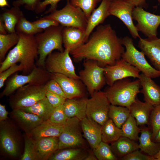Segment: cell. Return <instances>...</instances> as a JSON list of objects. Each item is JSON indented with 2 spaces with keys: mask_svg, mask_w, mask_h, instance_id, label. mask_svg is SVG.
Instances as JSON below:
<instances>
[{
  "mask_svg": "<svg viewBox=\"0 0 160 160\" xmlns=\"http://www.w3.org/2000/svg\"><path fill=\"white\" fill-rule=\"evenodd\" d=\"M122 160H155L153 156L145 154L137 150L120 159Z\"/></svg>",
  "mask_w": 160,
  "mask_h": 160,
  "instance_id": "cell-47",
  "label": "cell"
},
{
  "mask_svg": "<svg viewBox=\"0 0 160 160\" xmlns=\"http://www.w3.org/2000/svg\"><path fill=\"white\" fill-rule=\"evenodd\" d=\"M132 16L137 23L135 25L140 31L148 38L157 37V29L160 25V15L148 12L140 7L133 9Z\"/></svg>",
  "mask_w": 160,
  "mask_h": 160,
  "instance_id": "cell-14",
  "label": "cell"
},
{
  "mask_svg": "<svg viewBox=\"0 0 160 160\" xmlns=\"http://www.w3.org/2000/svg\"><path fill=\"white\" fill-rule=\"evenodd\" d=\"M54 108L46 97L31 106L20 109L35 114L45 121L49 119Z\"/></svg>",
  "mask_w": 160,
  "mask_h": 160,
  "instance_id": "cell-31",
  "label": "cell"
},
{
  "mask_svg": "<svg viewBox=\"0 0 160 160\" xmlns=\"http://www.w3.org/2000/svg\"><path fill=\"white\" fill-rule=\"evenodd\" d=\"M24 151L20 158V160H35L34 142L30 136L24 133Z\"/></svg>",
  "mask_w": 160,
  "mask_h": 160,
  "instance_id": "cell-40",
  "label": "cell"
},
{
  "mask_svg": "<svg viewBox=\"0 0 160 160\" xmlns=\"http://www.w3.org/2000/svg\"><path fill=\"white\" fill-rule=\"evenodd\" d=\"M50 77L59 84L66 99L82 98L84 96V84L80 79L56 73H51Z\"/></svg>",
  "mask_w": 160,
  "mask_h": 160,
  "instance_id": "cell-17",
  "label": "cell"
},
{
  "mask_svg": "<svg viewBox=\"0 0 160 160\" xmlns=\"http://www.w3.org/2000/svg\"><path fill=\"white\" fill-rule=\"evenodd\" d=\"M83 148H68L58 150L49 159V160H83L87 155Z\"/></svg>",
  "mask_w": 160,
  "mask_h": 160,
  "instance_id": "cell-32",
  "label": "cell"
},
{
  "mask_svg": "<svg viewBox=\"0 0 160 160\" xmlns=\"http://www.w3.org/2000/svg\"><path fill=\"white\" fill-rule=\"evenodd\" d=\"M32 23L37 28L44 30L51 26L60 25L58 22L54 20L43 17L34 21Z\"/></svg>",
  "mask_w": 160,
  "mask_h": 160,
  "instance_id": "cell-49",
  "label": "cell"
},
{
  "mask_svg": "<svg viewBox=\"0 0 160 160\" xmlns=\"http://www.w3.org/2000/svg\"><path fill=\"white\" fill-rule=\"evenodd\" d=\"M34 142L35 160H47L59 150L58 137H49Z\"/></svg>",
  "mask_w": 160,
  "mask_h": 160,
  "instance_id": "cell-21",
  "label": "cell"
},
{
  "mask_svg": "<svg viewBox=\"0 0 160 160\" xmlns=\"http://www.w3.org/2000/svg\"><path fill=\"white\" fill-rule=\"evenodd\" d=\"M135 7H144L146 4V0H124Z\"/></svg>",
  "mask_w": 160,
  "mask_h": 160,
  "instance_id": "cell-51",
  "label": "cell"
},
{
  "mask_svg": "<svg viewBox=\"0 0 160 160\" xmlns=\"http://www.w3.org/2000/svg\"><path fill=\"white\" fill-rule=\"evenodd\" d=\"M154 106L139 100L136 97L135 101L131 105L130 114L135 119L138 126L149 124L150 116Z\"/></svg>",
  "mask_w": 160,
  "mask_h": 160,
  "instance_id": "cell-26",
  "label": "cell"
},
{
  "mask_svg": "<svg viewBox=\"0 0 160 160\" xmlns=\"http://www.w3.org/2000/svg\"><path fill=\"white\" fill-rule=\"evenodd\" d=\"M84 137L93 150L102 141L101 126L86 117L81 121Z\"/></svg>",
  "mask_w": 160,
  "mask_h": 160,
  "instance_id": "cell-23",
  "label": "cell"
},
{
  "mask_svg": "<svg viewBox=\"0 0 160 160\" xmlns=\"http://www.w3.org/2000/svg\"><path fill=\"white\" fill-rule=\"evenodd\" d=\"M63 126L53 123L48 119L44 121L28 135L34 141L49 137H58L62 131Z\"/></svg>",
  "mask_w": 160,
  "mask_h": 160,
  "instance_id": "cell-25",
  "label": "cell"
},
{
  "mask_svg": "<svg viewBox=\"0 0 160 160\" xmlns=\"http://www.w3.org/2000/svg\"><path fill=\"white\" fill-rule=\"evenodd\" d=\"M68 119L65 113L63 104L54 108L49 119L53 123L63 126Z\"/></svg>",
  "mask_w": 160,
  "mask_h": 160,
  "instance_id": "cell-42",
  "label": "cell"
},
{
  "mask_svg": "<svg viewBox=\"0 0 160 160\" xmlns=\"http://www.w3.org/2000/svg\"><path fill=\"white\" fill-rule=\"evenodd\" d=\"M9 114L17 126L27 135L44 121L37 116L20 109H12Z\"/></svg>",
  "mask_w": 160,
  "mask_h": 160,
  "instance_id": "cell-18",
  "label": "cell"
},
{
  "mask_svg": "<svg viewBox=\"0 0 160 160\" xmlns=\"http://www.w3.org/2000/svg\"><path fill=\"white\" fill-rule=\"evenodd\" d=\"M70 51L52 52L47 57L44 68L50 73L62 74L75 79H80L70 56Z\"/></svg>",
  "mask_w": 160,
  "mask_h": 160,
  "instance_id": "cell-11",
  "label": "cell"
},
{
  "mask_svg": "<svg viewBox=\"0 0 160 160\" xmlns=\"http://www.w3.org/2000/svg\"><path fill=\"white\" fill-rule=\"evenodd\" d=\"M111 105L104 92H96L87 99L86 117L102 126L109 119L108 113Z\"/></svg>",
  "mask_w": 160,
  "mask_h": 160,
  "instance_id": "cell-13",
  "label": "cell"
},
{
  "mask_svg": "<svg viewBox=\"0 0 160 160\" xmlns=\"http://www.w3.org/2000/svg\"><path fill=\"white\" fill-rule=\"evenodd\" d=\"M124 51L121 39L111 25L107 24L98 26L87 41L70 54L76 60L96 61L104 67L114 64Z\"/></svg>",
  "mask_w": 160,
  "mask_h": 160,
  "instance_id": "cell-1",
  "label": "cell"
},
{
  "mask_svg": "<svg viewBox=\"0 0 160 160\" xmlns=\"http://www.w3.org/2000/svg\"><path fill=\"white\" fill-rule=\"evenodd\" d=\"M19 39V36L16 32L6 34H0V63L5 59L8 51L17 44Z\"/></svg>",
  "mask_w": 160,
  "mask_h": 160,
  "instance_id": "cell-35",
  "label": "cell"
},
{
  "mask_svg": "<svg viewBox=\"0 0 160 160\" xmlns=\"http://www.w3.org/2000/svg\"><path fill=\"white\" fill-rule=\"evenodd\" d=\"M85 29L73 27H64L63 30V43L65 49L70 52L86 42Z\"/></svg>",
  "mask_w": 160,
  "mask_h": 160,
  "instance_id": "cell-22",
  "label": "cell"
},
{
  "mask_svg": "<svg viewBox=\"0 0 160 160\" xmlns=\"http://www.w3.org/2000/svg\"><path fill=\"white\" fill-rule=\"evenodd\" d=\"M76 98L66 99L63 104L64 110L68 118L76 117L81 121L86 117L87 99Z\"/></svg>",
  "mask_w": 160,
  "mask_h": 160,
  "instance_id": "cell-27",
  "label": "cell"
},
{
  "mask_svg": "<svg viewBox=\"0 0 160 160\" xmlns=\"http://www.w3.org/2000/svg\"><path fill=\"white\" fill-rule=\"evenodd\" d=\"M145 102L155 106L160 104V87L151 77L142 73L138 79Z\"/></svg>",
  "mask_w": 160,
  "mask_h": 160,
  "instance_id": "cell-20",
  "label": "cell"
},
{
  "mask_svg": "<svg viewBox=\"0 0 160 160\" xmlns=\"http://www.w3.org/2000/svg\"><path fill=\"white\" fill-rule=\"evenodd\" d=\"M61 0H44L41 1L38 5L35 12L36 13H40L44 12L48 5H50L49 9L46 11L45 14L51 13L56 10L58 2Z\"/></svg>",
  "mask_w": 160,
  "mask_h": 160,
  "instance_id": "cell-44",
  "label": "cell"
},
{
  "mask_svg": "<svg viewBox=\"0 0 160 160\" xmlns=\"http://www.w3.org/2000/svg\"><path fill=\"white\" fill-rule=\"evenodd\" d=\"M84 60V68L80 71L79 76L91 97L106 84L104 67L100 66L96 61Z\"/></svg>",
  "mask_w": 160,
  "mask_h": 160,
  "instance_id": "cell-10",
  "label": "cell"
},
{
  "mask_svg": "<svg viewBox=\"0 0 160 160\" xmlns=\"http://www.w3.org/2000/svg\"><path fill=\"white\" fill-rule=\"evenodd\" d=\"M51 73L44 68L36 66L27 75L16 73L8 78L0 98L11 95L18 89L28 84H45L51 79Z\"/></svg>",
  "mask_w": 160,
  "mask_h": 160,
  "instance_id": "cell-5",
  "label": "cell"
},
{
  "mask_svg": "<svg viewBox=\"0 0 160 160\" xmlns=\"http://www.w3.org/2000/svg\"><path fill=\"white\" fill-rule=\"evenodd\" d=\"M153 141L160 144V128L156 135L153 140Z\"/></svg>",
  "mask_w": 160,
  "mask_h": 160,
  "instance_id": "cell-55",
  "label": "cell"
},
{
  "mask_svg": "<svg viewBox=\"0 0 160 160\" xmlns=\"http://www.w3.org/2000/svg\"><path fill=\"white\" fill-rule=\"evenodd\" d=\"M15 29L17 32L30 35H35L44 30L36 27L32 22L27 20L24 17L17 24Z\"/></svg>",
  "mask_w": 160,
  "mask_h": 160,
  "instance_id": "cell-38",
  "label": "cell"
},
{
  "mask_svg": "<svg viewBox=\"0 0 160 160\" xmlns=\"http://www.w3.org/2000/svg\"><path fill=\"white\" fill-rule=\"evenodd\" d=\"M7 32L4 22L0 18V34H6Z\"/></svg>",
  "mask_w": 160,
  "mask_h": 160,
  "instance_id": "cell-52",
  "label": "cell"
},
{
  "mask_svg": "<svg viewBox=\"0 0 160 160\" xmlns=\"http://www.w3.org/2000/svg\"><path fill=\"white\" fill-rule=\"evenodd\" d=\"M110 146L113 153L118 159L139 149V144L135 141L123 136L111 143Z\"/></svg>",
  "mask_w": 160,
  "mask_h": 160,
  "instance_id": "cell-29",
  "label": "cell"
},
{
  "mask_svg": "<svg viewBox=\"0 0 160 160\" xmlns=\"http://www.w3.org/2000/svg\"><path fill=\"white\" fill-rule=\"evenodd\" d=\"M106 84L108 86L113 84L117 81L132 77L139 79L140 71L121 58L113 65L104 67Z\"/></svg>",
  "mask_w": 160,
  "mask_h": 160,
  "instance_id": "cell-15",
  "label": "cell"
},
{
  "mask_svg": "<svg viewBox=\"0 0 160 160\" xmlns=\"http://www.w3.org/2000/svg\"><path fill=\"white\" fill-rule=\"evenodd\" d=\"M44 18L54 20L63 27H73L86 29L88 19L82 10L72 5L70 0H67L65 6L46 15Z\"/></svg>",
  "mask_w": 160,
  "mask_h": 160,
  "instance_id": "cell-9",
  "label": "cell"
},
{
  "mask_svg": "<svg viewBox=\"0 0 160 160\" xmlns=\"http://www.w3.org/2000/svg\"><path fill=\"white\" fill-rule=\"evenodd\" d=\"M134 7L124 0H115L110 1L109 12L110 15L116 17L123 22L133 38H139L141 37L133 20Z\"/></svg>",
  "mask_w": 160,
  "mask_h": 160,
  "instance_id": "cell-16",
  "label": "cell"
},
{
  "mask_svg": "<svg viewBox=\"0 0 160 160\" xmlns=\"http://www.w3.org/2000/svg\"><path fill=\"white\" fill-rule=\"evenodd\" d=\"M23 69V67L21 65L15 63L0 73V88L3 87L6 81L9 76L17 71H22Z\"/></svg>",
  "mask_w": 160,
  "mask_h": 160,
  "instance_id": "cell-43",
  "label": "cell"
},
{
  "mask_svg": "<svg viewBox=\"0 0 160 160\" xmlns=\"http://www.w3.org/2000/svg\"><path fill=\"white\" fill-rule=\"evenodd\" d=\"M70 2L72 5L81 9L88 20L98 3L97 0H70Z\"/></svg>",
  "mask_w": 160,
  "mask_h": 160,
  "instance_id": "cell-39",
  "label": "cell"
},
{
  "mask_svg": "<svg viewBox=\"0 0 160 160\" xmlns=\"http://www.w3.org/2000/svg\"><path fill=\"white\" fill-rule=\"evenodd\" d=\"M93 151L97 160H117L118 159L113 153L108 143L102 141Z\"/></svg>",
  "mask_w": 160,
  "mask_h": 160,
  "instance_id": "cell-37",
  "label": "cell"
},
{
  "mask_svg": "<svg viewBox=\"0 0 160 160\" xmlns=\"http://www.w3.org/2000/svg\"><path fill=\"white\" fill-rule=\"evenodd\" d=\"M9 113L6 110L5 106L0 104V121L6 120L8 117Z\"/></svg>",
  "mask_w": 160,
  "mask_h": 160,
  "instance_id": "cell-50",
  "label": "cell"
},
{
  "mask_svg": "<svg viewBox=\"0 0 160 160\" xmlns=\"http://www.w3.org/2000/svg\"><path fill=\"white\" fill-rule=\"evenodd\" d=\"M159 3L160 4V0H157Z\"/></svg>",
  "mask_w": 160,
  "mask_h": 160,
  "instance_id": "cell-58",
  "label": "cell"
},
{
  "mask_svg": "<svg viewBox=\"0 0 160 160\" xmlns=\"http://www.w3.org/2000/svg\"><path fill=\"white\" fill-rule=\"evenodd\" d=\"M153 157L155 160H160V149L157 153L153 156Z\"/></svg>",
  "mask_w": 160,
  "mask_h": 160,
  "instance_id": "cell-56",
  "label": "cell"
},
{
  "mask_svg": "<svg viewBox=\"0 0 160 160\" xmlns=\"http://www.w3.org/2000/svg\"><path fill=\"white\" fill-rule=\"evenodd\" d=\"M16 124L8 119L0 121V146L5 155L16 158L20 154L21 138Z\"/></svg>",
  "mask_w": 160,
  "mask_h": 160,
  "instance_id": "cell-6",
  "label": "cell"
},
{
  "mask_svg": "<svg viewBox=\"0 0 160 160\" xmlns=\"http://www.w3.org/2000/svg\"><path fill=\"white\" fill-rule=\"evenodd\" d=\"M101 136L102 141L111 143L122 136L121 129L109 119L101 126Z\"/></svg>",
  "mask_w": 160,
  "mask_h": 160,
  "instance_id": "cell-33",
  "label": "cell"
},
{
  "mask_svg": "<svg viewBox=\"0 0 160 160\" xmlns=\"http://www.w3.org/2000/svg\"><path fill=\"white\" fill-rule=\"evenodd\" d=\"M7 6L10 7V5L8 3L7 0H0V7H2Z\"/></svg>",
  "mask_w": 160,
  "mask_h": 160,
  "instance_id": "cell-54",
  "label": "cell"
},
{
  "mask_svg": "<svg viewBox=\"0 0 160 160\" xmlns=\"http://www.w3.org/2000/svg\"><path fill=\"white\" fill-rule=\"evenodd\" d=\"M121 39L126 49L122 55V58L148 77L155 78L160 76V71L148 62L143 52L136 48L131 38L125 36Z\"/></svg>",
  "mask_w": 160,
  "mask_h": 160,
  "instance_id": "cell-8",
  "label": "cell"
},
{
  "mask_svg": "<svg viewBox=\"0 0 160 160\" xmlns=\"http://www.w3.org/2000/svg\"><path fill=\"white\" fill-rule=\"evenodd\" d=\"M97 160V158L94 154V155L90 154L87 155L84 159V160Z\"/></svg>",
  "mask_w": 160,
  "mask_h": 160,
  "instance_id": "cell-53",
  "label": "cell"
},
{
  "mask_svg": "<svg viewBox=\"0 0 160 160\" xmlns=\"http://www.w3.org/2000/svg\"><path fill=\"white\" fill-rule=\"evenodd\" d=\"M110 1L109 0H102L99 7L95 9L91 13L88 20L85 30L87 41L93 29L97 26L103 23L105 19L110 15L109 12Z\"/></svg>",
  "mask_w": 160,
  "mask_h": 160,
  "instance_id": "cell-24",
  "label": "cell"
},
{
  "mask_svg": "<svg viewBox=\"0 0 160 160\" xmlns=\"http://www.w3.org/2000/svg\"><path fill=\"white\" fill-rule=\"evenodd\" d=\"M81 121L76 117L68 118L58 137L59 150L68 148H84Z\"/></svg>",
  "mask_w": 160,
  "mask_h": 160,
  "instance_id": "cell-12",
  "label": "cell"
},
{
  "mask_svg": "<svg viewBox=\"0 0 160 160\" xmlns=\"http://www.w3.org/2000/svg\"><path fill=\"white\" fill-rule=\"evenodd\" d=\"M149 123L153 141L160 128V104L154 106L151 114Z\"/></svg>",
  "mask_w": 160,
  "mask_h": 160,
  "instance_id": "cell-41",
  "label": "cell"
},
{
  "mask_svg": "<svg viewBox=\"0 0 160 160\" xmlns=\"http://www.w3.org/2000/svg\"><path fill=\"white\" fill-rule=\"evenodd\" d=\"M46 96L54 108L63 105L66 99V97L62 96L47 90Z\"/></svg>",
  "mask_w": 160,
  "mask_h": 160,
  "instance_id": "cell-45",
  "label": "cell"
},
{
  "mask_svg": "<svg viewBox=\"0 0 160 160\" xmlns=\"http://www.w3.org/2000/svg\"><path fill=\"white\" fill-rule=\"evenodd\" d=\"M141 87L139 79L132 81L127 78L116 81L108 86L104 92L111 104L129 109L140 92Z\"/></svg>",
  "mask_w": 160,
  "mask_h": 160,
  "instance_id": "cell-3",
  "label": "cell"
},
{
  "mask_svg": "<svg viewBox=\"0 0 160 160\" xmlns=\"http://www.w3.org/2000/svg\"><path fill=\"white\" fill-rule=\"evenodd\" d=\"M138 46L156 69L160 71V38H139Z\"/></svg>",
  "mask_w": 160,
  "mask_h": 160,
  "instance_id": "cell-19",
  "label": "cell"
},
{
  "mask_svg": "<svg viewBox=\"0 0 160 160\" xmlns=\"http://www.w3.org/2000/svg\"><path fill=\"white\" fill-rule=\"evenodd\" d=\"M140 133L138 140L139 149L147 155L153 157L160 149V144L152 140V131L149 128H141Z\"/></svg>",
  "mask_w": 160,
  "mask_h": 160,
  "instance_id": "cell-28",
  "label": "cell"
},
{
  "mask_svg": "<svg viewBox=\"0 0 160 160\" xmlns=\"http://www.w3.org/2000/svg\"><path fill=\"white\" fill-rule=\"evenodd\" d=\"M45 84H28L18 89L10 96L12 109L31 106L46 97Z\"/></svg>",
  "mask_w": 160,
  "mask_h": 160,
  "instance_id": "cell-7",
  "label": "cell"
},
{
  "mask_svg": "<svg viewBox=\"0 0 160 160\" xmlns=\"http://www.w3.org/2000/svg\"><path fill=\"white\" fill-rule=\"evenodd\" d=\"M60 25L53 26L44 30L35 35L38 45L39 58L36 63L37 66L44 68L48 55L54 50L63 52V30Z\"/></svg>",
  "mask_w": 160,
  "mask_h": 160,
  "instance_id": "cell-4",
  "label": "cell"
},
{
  "mask_svg": "<svg viewBox=\"0 0 160 160\" xmlns=\"http://www.w3.org/2000/svg\"><path fill=\"white\" fill-rule=\"evenodd\" d=\"M46 90L62 96L65 97V94L59 84L55 80L51 79L45 84Z\"/></svg>",
  "mask_w": 160,
  "mask_h": 160,
  "instance_id": "cell-48",
  "label": "cell"
},
{
  "mask_svg": "<svg viewBox=\"0 0 160 160\" xmlns=\"http://www.w3.org/2000/svg\"><path fill=\"white\" fill-rule=\"evenodd\" d=\"M23 17L20 7L13 6L10 9H3L0 18L4 22L7 32L11 33L16 32V26Z\"/></svg>",
  "mask_w": 160,
  "mask_h": 160,
  "instance_id": "cell-30",
  "label": "cell"
},
{
  "mask_svg": "<svg viewBox=\"0 0 160 160\" xmlns=\"http://www.w3.org/2000/svg\"><path fill=\"white\" fill-rule=\"evenodd\" d=\"M17 32L19 36L18 41L0 63V73L17 63L23 67L22 72L25 75L30 73L36 66L35 61L39 54L35 35Z\"/></svg>",
  "mask_w": 160,
  "mask_h": 160,
  "instance_id": "cell-2",
  "label": "cell"
},
{
  "mask_svg": "<svg viewBox=\"0 0 160 160\" xmlns=\"http://www.w3.org/2000/svg\"><path fill=\"white\" fill-rule=\"evenodd\" d=\"M102 0H97V3H98V2H100ZM110 0V1H111L115 0Z\"/></svg>",
  "mask_w": 160,
  "mask_h": 160,
  "instance_id": "cell-57",
  "label": "cell"
},
{
  "mask_svg": "<svg viewBox=\"0 0 160 160\" xmlns=\"http://www.w3.org/2000/svg\"><path fill=\"white\" fill-rule=\"evenodd\" d=\"M130 115L128 108L111 104L108 113V117L119 128H121Z\"/></svg>",
  "mask_w": 160,
  "mask_h": 160,
  "instance_id": "cell-34",
  "label": "cell"
},
{
  "mask_svg": "<svg viewBox=\"0 0 160 160\" xmlns=\"http://www.w3.org/2000/svg\"><path fill=\"white\" fill-rule=\"evenodd\" d=\"M41 0H17L13 1V6H24L27 10L35 11Z\"/></svg>",
  "mask_w": 160,
  "mask_h": 160,
  "instance_id": "cell-46",
  "label": "cell"
},
{
  "mask_svg": "<svg viewBox=\"0 0 160 160\" xmlns=\"http://www.w3.org/2000/svg\"><path fill=\"white\" fill-rule=\"evenodd\" d=\"M121 128L122 136L134 141L138 140L139 134L140 133L141 129L138 127L135 118L130 114Z\"/></svg>",
  "mask_w": 160,
  "mask_h": 160,
  "instance_id": "cell-36",
  "label": "cell"
}]
</instances>
